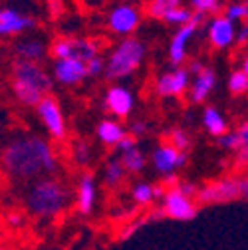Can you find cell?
Here are the masks:
<instances>
[{
  "mask_svg": "<svg viewBox=\"0 0 248 250\" xmlns=\"http://www.w3.org/2000/svg\"><path fill=\"white\" fill-rule=\"evenodd\" d=\"M98 201V183L96 177L91 173H83L80 183H78V191H76V203L78 210L82 214H91Z\"/></svg>",
  "mask_w": 248,
  "mask_h": 250,
  "instance_id": "obj_14",
  "label": "cell"
},
{
  "mask_svg": "<svg viewBox=\"0 0 248 250\" xmlns=\"http://www.w3.org/2000/svg\"><path fill=\"white\" fill-rule=\"evenodd\" d=\"M236 38V30H234V22L228 20L227 16H216L212 18V22L208 24V40L214 48H228Z\"/></svg>",
  "mask_w": 248,
  "mask_h": 250,
  "instance_id": "obj_13",
  "label": "cell"
},
{
  "mask_svg": "<svg viewBox=\"0 0 248 250\" xmlns=\"http://www.w3.org/2000/svg\"><path fill=\"white\" fill-rule=\"evenodd\" d=\"M34 20L30 16H24V14H18L16 10L12 8H4L0 10V36H8V34H18L22 30H30L34 28Z\"/></svg>",
  "mask_w": 248,
  "mask_h": 250,
  "instance_id": "obj_17",
  "label": "cell"
},
{
  "mask_svg": "<svg viewBox=\"0 0 248 250\" xmlns=\"http://www.w3.org/2000/svg\"><path fill=\"white\" fill-rule=\"evenodd\" d=\"M139 24V10L133 6H117L109 14V28L115 34H131Z\"/></svg>",
  "mask_w": 248,
  "mask_h": 250,
  "instance_id": "obj_15",
  "label": "cell"
},
{
  "mask_svg": "<svg viewBox=\"0 0 248 250\" xmlns=\"http://www.w3.org/2000/svg\"><path fill=\"white\" fill-rule=\"evenodd\" d=\"M133 93L123 85H113L105 93V109L111 111L115 117H127L133 109Z\"/></svg>",
  "mask_w": 248,
  "mask_h": 250,
  "instance_id": "obj_11",
  "label": "cell"
},
{
  "mask_svg": "<svg viewBox=\"0 0 248 250\" xmlns=\"http://www.w3.org/2000/svg\"><path fill=\"white\" fill-rule=\"evenodd\" d=\"M129 133H131L135 139H137V137H143V135L147 133V123H145V121H135V123H131Z\"/></svg>",
  "mask_w": 248,
  "mask_h": 250,
  "instance_id": "obj_37",
  "label": "cell"
},
{
  "mask_svg": "<svg viewBox=\"0 0 248 250\" xmlns=\"http://www.w3.org/2000/svg\"><path fill=\"white\" fill-rule=\"evenodd\" d=\"M219 145L223 147V149H228V151H238L240 147H242V141L238 139V135H236V131L234 133H223L221 137H219Z\"/></svg>",
  "mask_w": 248,
  "mask_h": 250,
  "instance_id": "obj_32",
  "label": "cell"
},
{
  "mask_svg": "<svg viewBox=\"0 0 248 250\" xmlns=\"http://www.w3.org/2000/svg\"><path fill=\"white\" fill-rule=\"evenodd\" d=\"M197 28L193 22H185L181 24V30L175 34V38L171 40V46H169V58H171V64L175 66H181L185 58H187V44L189 40L193 38V34L197 32Z\"/></svg>",
  "mask_w": 248,
  "mask_h": 250,
  "instance_id": "obj_16",
  "label": "cell"
},
{
  "mask_svg": "<svg viewBox=\"0 0 248 250\" xmlns=\"http://www.w3.org/2000/svg\"><path fill=\"white\" fill-rule=\"evenodd\" d=\"M36 111H38V115H40V119H42V123H44V127L48 129V133H50L54 139H58V141L66 139V133H68V129H66V119H64V113H62L60 104H58L56 98L44 96V98L36 104Z\"/></svg>",
  "mask_w": 248,
  "mask_h": 250,
  "instance_id": "obj_7",
  "label": "cell"
},
{
  "mask_svg": "<svg viewBox=\"0 0 248 250\" xmlns=\"http://www.w3.org/2000/svg\"><path fill=\"white\" fill-rule=\"evenodd\" d=\"M244 2H246V4H248V0H244Z\"/></svg>",
  "mask_w": 248,
  "mask_h": 250,
  "instance_id": "obj_46",
  "label": "cell"
},
{
  "mask_svg": "<svg viewBox=\"0 0 248 250\" xmlns=\"http://www.w3.org/2000/svg\"><path fill=\"white\" fill-rule=\"evenodd\" d=\"M14 50L20 60H40L46 54V44L40 38H22L14 44Z\"/></svg>",
  "mask_w": 248,
  "mask_h": 250,
  "instance_id": "obj_20",
  "label": "cell"
},
{
  "mask_svg": "<svg viewBox=\"0 0 248 250\" xmlns=\"http://www.w3.org/2000/svg\"><path fill=\"white\" fill-rule=\"evenodd\" d=\"M246 22H244V28L240 30V34H238V42H244V40H248V18H244Z\"/></svg>",
  "mask_w": 248,
  "mask_h": 250,
  "instance_id": "obj_42",
  "label": "cell"
},
{
  "mask_svg": "<svg viewBox=\"0 0 248 250\" xmlns=\"http://www.w3.org/2000/svg\"><path fill=\"white\" fill-rule=\"evenodd\" d=\"M153 167H155V171L157 173H161L163 177L165 175H171V173H175L177 169H181V167H185L187 165V159H189V155H187V151H179V149H175L171 143H161L157 149L153 151Z\"/></svg>",
  "mask_w": 248,
  "mask_h": 250,
  "instance_id": "obj_9",
  "label": "cell"
},
{
  "mask_svg": "<svg viewBox=\"0 0 248 250\" xmlns=\"http://www.w3.org/2000/svg\"><path fill=\"white\" fill-rule=\"evenodd\" d=\"M189 85H191V72L187 68H177L159 76L157 83H155V91L161 98H179L189 89Z\"/></svg>",
  "mask_w": 248,
  "mask_h": 250,
  "instance_id": "obj_10",
  "label": "cell"
},
{
  "mask_svg": "<svg viewBox=\"0 0 248 250\" xmlns=\"http://www.w3.org/2000/svg\"><path fill=\"white\" fill-rule=\"evenodd\" d=\"M203 125H205V129L212 135V137H221L223 133L228 131V123L225 119V115L216 109V107H205L203 111Z\"/></svg>",
  "mask_w": 248,
  "mask_h": 250,
  "instance_id": "obj_21",
  "label": "cell"
},
{
  "mask_svg": "<svg viewBox=\"0 0 248 250\" xmlns=\"http://www.w3.org/2000/svg\"><path fill=\"white\" fill-rule=\"evenodd\" d=\"M70 203V189L62 181L54 179V175L34 179L24 193V205L28 212L36 218H54L64 212Z\"/></svg>",
  "mask_w": 248,
  "mask_h": 250,
  "instance_id": "obj_2",
  "label": "cell"
},
{
  "mask_svg": "<svg viewBox=\"0 0 248 250\" xmlns=\"http://www.w3.org/2000/svg\"><path fill=\"white\" fill-rule=\"evenodd\" d=\"M98 52H100L98 44L91 42V40H85V38H58L50 46V54L56 60L72 58V60L83 62V64L89 62L91 58L100 56Z\"/></svg>",
  "mask_w": 248,
  "mask_h": 250,
  "instance_id": "obj_6",
  "label": "cell"
},
{
  "mask_svg": "<svg viewBox=\"0 0 248 250\" xmlns=\"http://www.w3.org/2000/svg\"><path fill=\"white\" fill-rule=\"evenodd\" d=\"M6 223H8L12 229H20V227H24V214H20V212H10V214H6Z\"/></svg>",
  "mask_w": 248,
  "mask_h": 250,
  "instance_id": "obj_36",
  "label": "cell"
},
{
  "mask_svg": "<svg viewBox=\"0 0 248 250\" xmlns=\"http://www.w3.org/2000/svg\"><path fill=\"white\" fill-rule=\"evenodd\" d=\"M216 83V74L210 68H203L199 74H195V82L189 85L191 87V104H203L208 93L212 91Z\"/></svg>",
  "mask_w": 248,
  "mask_h": 250,
  "instance_id": "obj_18",
  "label": "cell"
},
{
  "mask_svg": "<svg viewBox=\"0 0 248 250\" xmlns=\"http://www.w3.org/2000/svg\"><path fill=\"white\" fill-rule=\"evenodd\" d=\"M72 159L80 165V167H85L89 165L91 161V145L87 141H76L74 147H72Z\"/></svg>",
  "mask_w": 248,
  "mask_h": 250,
  "instance_id": "obj_26",
  "label": "cell"
},
{
  "mask_svg": "<svg viewBox=\"0 0 248 250\" xmlns=\"http://www.w3.org/2000/svg\"><path fill=\"white\" fill-rule=\"evenodd\" d=\"M167 143H171L179 151H189L191 149V135L185 129H171L167 133Z\"/></svg>",
  "mask_w": 248,
  "mask_h": 250,
  "instance_id": "obj_27",
  "label": "cell"
},
{
  "mask_svg": "<svg viewBox=\"0 0 248 250\" xmlns=\"http://www.w3.org/2000/svg\"><path fill=\"white\" fill-rule=\"evenodd\" d=\"M163 210L169 218L173 221H193L197 216L199 208L197 205L193 203L191 197L183 195L177 185L175 187H167L165 189V195H163Z\"/></svg>",
  "mask_w": 248,
  "mask_h": 250,
  "instance_id": "obj_8",
  "label": "cell"
},
{
  "mask_svg": "<svg viewBox=\"0 0 248 250\" xmlns=\"http://www.w3.org/2000/svg\"><path fill=\"white\" fill-rule=\"evenodd\" d=\"M103 70H105V62H103L100 56H96V58H91L89 62H85V72H87V76H91V78L102 76Z\"/></svg>",
  "mask_w": 248,
  "mask_h": 250,
  "instance_id": "obj_34",
  "label": "cell"
},
{
  "mask_svg": "<svg viewBox=\"0 0 248 250\" xmlns=\"http://www.w3.org/2000/svg\"><path fill=\"white\" fill-rule=\"evenodd\" d=\"M52 89V78L32 60H18L12 68V91L22 105L36 107V104Z\"/></svg>",
  "mask_w": 248,
  "mask_h": 250,
  "instance_id": "obj_3",
  "label": "cell"
},
{
  "mask_svg": "<svg viewBox=\"0 0 248 250\" xmlns=\"http://www.w3.org/2000/svg\"><path fill=\"white\" fill-rule=\"evenodd\" d=\"M147 225H151V223H149V218H147V214H145V216L137 218V221L129 223V225H127L125 229H123V230H121V236H119V238H121V240H127V238H131V236H133V234H135V232H137L139 229H143V227H147Z\"/></svg>",
  "mask_w": 248,
  "mask_h": 250,
  "instance_id": "obj_31",
  "label": "cell"
},
{
  "mask_svg": "<svg viewBox=\"0 0 248 250\" xmlns=\"http://www.w3.org/2000/svg\"><path fill=\"white\" fill-rule=\"evenodd\" d=\"M0 163L14 181H34L60 169L52 145L38 135H16L0 151Z\"/></svg>",
  "mask_w": 248,
  "mask_h": 250,
  "instance_id": "obj_1",
  "label": "cell"
},
{
  "mask_svg": "<svg viewBox=\"0 0 248 250\" xmlns=\"http://www.w3.org/2000/svg\"><path fill=\"white\" fill-rule=\"evenodd\" d=\"M236 135H238V139L242 141V145L248 143V119H246L244 123H240V127L236 129Z\"/></svg>",
  "mask_w": 248,
  "mask_h": 250,
  "instance_id": "obj_39",
  "label": "cell"
},
{
  "mask_svg": "<svg viewBox=\"0 0 248 250\" xmlns=\"http://www.w3.org/2000/svg\"><path fill=\"white\" fill-rule=\"evenodd\" d=\"M240 199L248 201V175L240 179Z\"/></svg>",
  "mask_w": 248,
  "mask_h": 250,
  "instance_id": "obj_40",
  "label": "cell"
},
{
  "mask_svg": "<svg viewBox=\"0 0 248 250\" xmlns=\"http://www.w3.org/2000/svg\"><path fill=\"white\" fill-rule=\"evenodd\" d=\"M0 121H2V113H0Z\"/></svg>",
  "mask_w": 248,
  "mask_h": 250,
  "instance_id": "obj_44",
  "label": "cell"
},
{
  "mask_svg": "<svg viewBox=\"0 0 248 250\" xmlns=\"http://www.w3.org/2000/svg\"><path fill=\"white\" fill-rule=\"evenodd\" d=\"M131 197H133V201H135L137 205H141V207L151 205V203L155 201V197H153V185H149V183H137V185H133Z\"/></svg>",
  "mask_w": 248,
  "mask_h": 250,
  "instance_id": "obj_25",
  "label": "cell"
},
{
  "mask_svg": "<svg viewBox=\"0 0 248 250\" xmlns=\"http://www.w3.org/2000/svg\"><path fill=\"white\" fill-rule=\"evenodd\" d=\"M191 4H193L197 10L205 12V14H208V12H219V10H221V0H191Z\"/></svg>",
  "mask_w": 248,
  "mask_h": 250,
  "instance_id": "obj_33",
  "label": "cell"
},
{
  "mask_svg": "<svg viewBox=\"0 0 248 250\" xmlns=\"http://www.w3.org/2000/svg\"><path fill=\"white\" fill-rule=\"evenodd\" d=\"M177 189H179L183 195H187V197L195 199V197H197V191H199V187L193 185V183H189V181H179V183H177Z\"/></svg>",
  "mask_w": 248,
  "mask_h": 250,
  "instance_id": "obj_35",
  "label": "cell"
},
{
  "mask_svg": "<svg viewBox=\"0 0 248 250\" xmlns=\"http://www.w3.org/2000/svg\"><path fill=\"white\" fill-rule=\"evenodd\" d=\"M242 72L248 76V56H246V58H244V62H242Z\"/></svg>",
  "mask_w": 248,
  "mask_h": 250,
  "instance_id": "obj_43",
  "label": "cell"
},
{
  "mask_svg": "<svg viewBox=\"0 0 248 250\" xmlns=\"http://www.w3.org/2000/svg\"><path fill=\"white\" fill-rule=\"evenodd\" d=\"M225 16H227L228 20H232V22L248 18V4H246V2L228 4V6H227V10H225Z\"/></svg>",
  "mask_w": 248,
  "mask_h": 250,
  "instance_id": "obj_29",
  "label": "cell"
},
{
  "mask_svg": "<svg viewBox=\"0 0 248 250\" xmlns=\"http://www.w3.org/2000/svg\"><path fill=\"white\" fill-rule=\"evenodd\" d=\"M228 89L232 96H240V93H246L248 91V76L242 72V70H236L232 72L230 80H228Z\"/></svg>",
  "mask_w": 248,
  "mask_h": 250,
  "instance_id": "obj_28",
  "label": "cell"
},
{
  "mask_svg": "<svg viewBox=\"0 0 248 250\" xmlns=\"http://www.w3.org/2000/svg\"><path fill=\"white\" fill-rule=\"evenodd\" d=\"M125 135H127V129L123 127L121 123H117V121L103 119V121L98 125V139H100L103 145H107V147H115Z\"/></svg>",
  "mask_w": 248,
  "mask_h": 250,
  "instance_id": "obj_19",
  "label": "cell"
},
{
  "mask_svg": "<svg viewBox=\"0 0 248 250\" xmlns=\"http://www.w3.org/2000/svg\"><path fill=\"white\" fill-rule=\"evenodd\" d=\"M179 2H181V0H151V2L145 6V12H147L151 18L163 20L169 10H173V8L179 6Z\"/></svg>",
  "mask_w": 248,
  "mask_h": 250,
  "instance_id": "obj_24",
  "label": "cell"
},
{
  "mask_svg": "<svg viewBox=\"0 0 248 250\" xmlns=\"http://www.w3.org/2000/svg\"><path fill=\"white\" fill-rule=\"evenodd\" d=\"M0 58H2V52H0Z\"/></svg>",
  "mask_w": 248,
  "mask_h": 250,
  "instance_id": "obj_45",
  "label": "cell"
},
{
  "mask_svg": "<svg viewBox=\"0 0 248 250\" xmlns=\"http://www.w3.org/2000/svg\"><path fill=\"white\" fill-rule=\"evenodd\" d=\"M119 161L127 173H141L145 167V155L137 149V145H133L125 151H119Z\"/></svg>",
  "mask_w": 248,
  "mask_h": 250,
  "instance_id": "obj_22",
  "label": "cell"
},
{
  "mask_svg": "<svg viewBox=\"0 0 248 250\" xmlns=\"http://www.w3.org/2000/svg\"><path fill=\"white\" fill-rule=\"evenodd\" d=\"M236 163H238V165H248V143L242 145V147L236 151Z\"/></svg>",
  "mask_w": 248,
  "mask_h": 250,
  "instance_id": "obj_38",
  "label": "cell"
},
{
  "mask_svg": "<svg viewBox=\"0 0 248 250\" xmlns=\"http://www.w3.org/2000/svg\"><path fill=\"white\" fill-rule=\"evenodd\" d=\"M143 58H145L143 42H139L135 38H127L111 52V56L105 62L103 74L109 80H123L139 68Z\"/></svg>",
  "mask_w": 248,
  "mask_h": 250,
  "instance_id": "obj_4",
  "label": "cell"
},
{
  "mask_svg": "<svg viewBox=\"0 0 248 250\" xmlns=\"http://www.w3.org/2000/svg\"><path fill=\"white\" fill-rule=\"evenodd\" d=\"M203 68H205V66L201 64V62H191V64H189V68H187V70L191 72V76H195V74H199V72H201Z\"/></svg>",
  "mask_w": 248,
  "mask_h": 250,
  "instance_id": "obj_41",
  "label": "cell"
},
{
  "mask_svg": "<svg viewBox=\"0 0 248 250\" xmlns=\"http://www.w3.org/2000/svg\"><path fill=\"white\" fill-rule=\"evenodd\" d=\"M191 10H187V8H173V10H169L167 14H165V18L163 20H167L169 24H185V22H189L191 20Z\"/></svg>",
  "mask_w": 248,
  "mask_h": 250,
  "instance_id": "obj_30",
  "label": "cell"
},
{
  "mask_svg": "<svg viewBox=\"0 0 248 250\" xmlns=\"http://www.w3.org/2000/svg\"><path fill=\"white\" fill-rule=\"evenodd\" d=\"M195 199L201 205L232 203V201L240 199V179L238 177H225V179H216L212 183H207L205 187H199Z\"/></svg>",
  "mask_w": 248,
  "mask_h": 250,
  "instance_id": "obj_5",
  "label": "cell"
},
{
  "mask_svg": "<svg viewBox=\"0 0 248 250\" xmlns=\"http://www.w3.org/2000/svg\"><path fill=\"white\" fill-rule=\"evenodd\" d=\"M125 167L121 165L119 159H111L107 161L105 165V171H103V183L107 189H115V187H119L123 183V179H125Z\"/></svg>",
  "mask_w": 248,
  "mask_h": 250,
  "instance_id": "obj_23",
  "label": "cell"
},
{
  "mask_svg": "<svg viewBox=\"0 0 248 250\" xmlns=\"http://www.w3.org/2000/svg\"><path fill=\"white\" fill-rule=\"evenodd\" d=\"M85 76H87V72H85L83 62L72 60V58L56 60V64H54V78H56V82L64 83V85H76Z\"/></svg>",
  "mask_w": 248,
  "mask_h": 250,
  "instance_id": "obj_12",
  "label": "cell"
}]
</instances>
